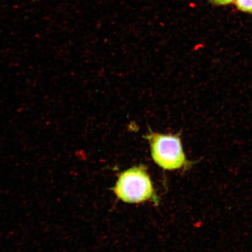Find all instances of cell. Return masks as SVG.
<instances>
[{
    "label": "cell",
    "instance_id": "6da1fadb",
    "mask_svg": "<svg viewBox=\"0 0 252 252\" xmlns=\"http://www.w3.org/2000/svg\"><path fill=\"white\" fill-rule=\"evenodd\" d=\"M144 138L149 142L154 162L160 168L174 171L191 165L183 149L180 133L161 134L150 130Z\"/></svg>",
    "mask_w": 252,
    "mask_h": 252
},
{
    "label": "cell",
    "instance_id": "7a4b0ae2",
    "mask_svg": "<svg viewBox=\"0 0 252 252\" xmlns=\"http://www.w3.org/2000/svg\"><path fill=\"white\" fill-rule=\"evenodd\" d=\"M113 190L120 200L127 203L155 200L156 197L150 176L143 165L122 172Z\"/></svg>",
    "mask_w": 252,
    "mask_h": 252
},
{
    "label": "cell",
    "instance_id": "3957f363",
    "mask_svg": "<svg viewBox=\"0 0 252 252\" xmlns=\"http://www.w3.org/2000/svg\"><path fill=\"white\" fill-rule=\"evenodd\" d=\"M236 5L239 10L252 13V0H236Z\"/></svg>",
    "mask_w": 252,
    "mask_h": 252
},
{
    "label": "cell",
    "instance_id": "277c9868",
    "mask_svg": "<svg viewBox=\"0 0 252 252\" xmlns=\"http://www.w3.org/2000/svg\"><path fill=\"white\" fill-rule=\"evenodd\" d=\"M234 1V0H211V2L216 5H226Z\"/></svg>",
    "mask_w": 252,
    "mask_h": 252
}]
</instances>
